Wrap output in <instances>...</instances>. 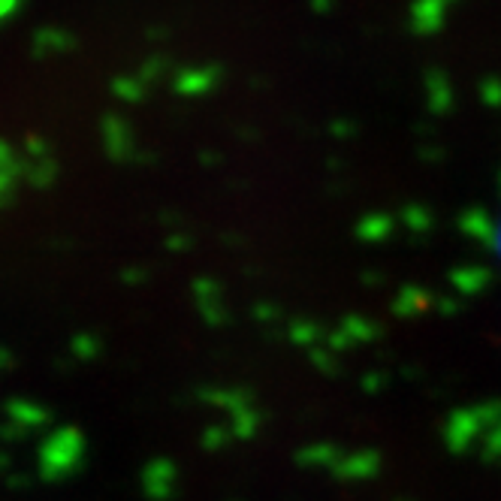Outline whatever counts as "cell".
I'll return each mask as SVG.
<instances>
[{
  "label": "cell",
  "mask_w": 501,
  "mask_h": 501,
  "mask_svg": "<svg viewBox=\"0 0 501 501\" xmlns=\"http://www.w3.org/2000/svg\"><path fill=\"white\" fill-rule=\"evenodd\" d=\"M79 453H82V438L76 429H55L40 441L36 451V462H40V474L46 481H58V477L70 474L76 466Z\"/></svg>",
  "instance_id": "6da1fadb"
},
{
  "label": "cell",
  "mask_w": 501,
  "mask_h": 501,
  "mask_svg": "<svg viewBox=\"0 0 501 501\" xmlns=\"http://www.w3.org/2000/svg\"><path fill=\"white\" fill-rule=\"evenodd\" d=\"M49 423V408L27 396H10L4 402V420H0V444H19L31 432Z\"/></svg>",
  "instance_id": "7a4b0ae2"
},
{
  "label": "cell",
  "mask_w": 501,
  "mask_h": 501,
  "mask_svg": "<svg viewBox=\"0 0 501 501\" xmlns=\"http://www.w3.org/2000/svg\"><path fill=\"white\" fill-rule=\"evenodd\" d=\"M21 154V169H25V184L31 188H46L55 179V154L40 136H27L25 143L19 145Z\"/></svg>",
  "instance_id": "3957f363"
},
{
  "label": "cell",
  "mask_w": 501,
  "mask_h": 501,
  "mask_svg": "<svg viewBox=\"0 0 501 501\" xmlns=\"http://www.w3.org/2000/svg\"><path fill=\"white\" fill-rule=\"evenodd\" d=\"M21 184H25V169H21L19 145L0 136V212L19 200Z\"/></svg>",
  "instance_id": "277c9868"
},
{
  "label": "cell",
  "mask_w": 501,
  "mask_h": 501,
  "mask_svg": "<svg viewBox=\"0 0 501 501\" xmlns=\"http://www.w3.org/2000/svg\"><path fill=\"white\" fill-rule=\"evenodd\" d=\"M16 366H19V353L12 348H6V344H0V374L16 372Z\"/></svg>",
  "instance_id": "5b68a950"
},
{
  "label": "cell",
  "mask_w": 501,
  "mask_h": 501,
  "mask_svg": "<svg viewBox=\"0 0 501 501\" xmlns=\"http://www.w3.org/2000/svg\"><path fill=\"white\" fill-rule=\"evenodd\" d=\"M21 4H25V0H0V25H6V21L16 16Z\"/></svg>",
  "instance_id": "8992f818"
},
{
  "label": "cell",
  "mask_w": 501,
  "mask_h": 501,
  "mask_svg": "<svg viewBox=\"0 0 501 501\" xmlns=\"http://www.w3.org/2000/svg\"><path fill=\"white\" fill-rule=\"evenodd\" d=\"M6 466H10V456L0 451V471H6Z\"/></svg>",
  "instance_id": "52a82bcc"
}]
</instances>
